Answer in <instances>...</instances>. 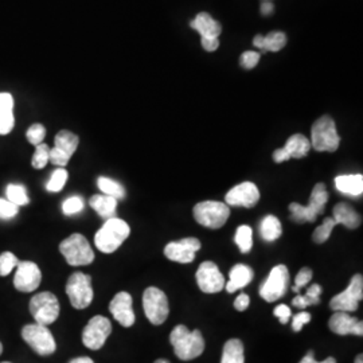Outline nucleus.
<instances>
[{
    "mask_svg": "<svg viewBox=\"0 0 363 363\" xmlns=\"http://www.w3.org/2000/svg\"><path fill=\"white\" fill-rule=\"evenodd\" d=\"M78 136L72 133L70 130H60L55 136V148L62 151L64 154L72 157L73 154L76 152L78 147Z\"/></svg>",
    "mask_w": 363,
    "mask_h": 363,
    "instance_id": "nucleus-28",
    "label": "nucleus"
},
{
    "mask_svg": "<svg viewBox=\"0 0 363 363\" xmlns=\"http://www.w3.org/2000/svg\"><path fill=\"white\" fill-rule=\"evenodd\" d=\"M264 1H271V0H264Z\"/></svg>",
    "mask_w": 363,
    "mask_h": 363,
    "instance_id": "nucleus-58",
    "label": "nucleus"
},
{
    "mask_svg": "<svg viewBox=\"0 0 363 363\" xmlns=\"http://www.w3.org/2000/svg\"><path fill=\"white\" fill-rule=\"evenodd\" d=\"M112 333V325L105 316H94L84 328L82 342L91 350H100Z\"/></svg>",
    "mask_w": 363,
    "mask_h": 363,
    "instance_id": "nucleus-13",
    "label": "nucleus"
},
{
    "mask_svg": "<svg viewBox=\"0 0 363 363\" xmlns=\"http://www.w3.org/2000/svg\"><path fill=\"white\" fill-rule=\"evenodd\" d=\"M234 241L237 247H240L241 253H249L253 247V230L250 226L242 225L237 229Z\"/></svg>",
    "mask_w": 363,
    "mask_h": 363,
    "instance_id": "nucleus-32",
    "label": "nucleus"
},
{
    "mask_svg": "<svg viewBox=\"0 0 363 363\" xmlns=\"http://www.w3.org/2000/svg\"><path fill=\"white\" fill-rule=\"evenodd\" d=\"M22 337L27 345L39 355H52L57 350V345L50 330L46 325H27L22 330Z\"/></svg>",
    "mask_w": 363,
    "mask_h": 363,
    "instance_id": "nucleus-10",
    "label": "nucleus"
},
{
    "mask_svg": "<svg viewBox=\"0 0 363 363\" xmlns=\"http://www.w3.org/2000/svg\"><path fill=\"white\" fill-rule=\"evenodd\" d=\"M13 99L10 93H0V112H13Z\"/></svg>",
    "mask_w": 363,
    "mask_h": 363,
    "instance_id": "nucleus-47",
    "label": "nucleus"
},
{
    "mask_svg": "<svg viewBox=\"0 0 363 363\" xmlns=\"http://www.w3.org/2000/svg\"><path fill=\"white\" fill-rule=\"evenodd\" d=\"M330 330L333 333H335L337 335H363V323L362 320H358L357 318L351 316L349 312H335L330 322Z\"/></svg>",
    "mask_w": 363,
    "mask_h": 363,
    "instance_id": "nucleus-19",
    "label": "nucleus"
},
{
    "mask_svg": "<svg viewBox=\"0 0 363 363\" xmlns=\"http://www.w3.org/2000/svg\"><path fill=\"white\" fill-rule=\"evenodd\" d=\"M13 112H0V135H7L13 128Z\"/></svg>",
    "mask_w": 363,
    "mask_h": 363,
    "instance_id": "nucleus-42",
    "label": "nucleus"
},
{
    "mask_svg": "<svg viewBox=\"0 0 363 363\" xmlns=\"http://www.w3.org/2000/svg\"><path fill=\"white\" fill-rule=\"evenodd\" d=\"M49 154H50V147L48 144H39L37 145L35 154L33 156L31 164L34 169H40L46 167L49 163Z\"/></svg>",
    "mask_w": 363,
    "mask_h": 363,
    "instance_id": "nucleus-36",
    "label": "nucleus"
},
{
    "mask_svg": "<svg viewBox=\"0 0 363 363\" xmlns=\"http://www.w3.org/2000/svg\"><path fill=\"white\" fill-rule=\"evenodd\" d=\"M66 294L74 308L84 310L89 307L93 300L91 276L81 272L73 273L67 280Z\"/></svg>",
    "mask_w": 363,
    "mask_h": 363,
    "instance_id": "nucleus-9",
    "label": "nucleus"
},
{
    "mask_svg": "<svg viewBox=\"0 0 363 363\" xmlns=\"http://www.w3.org/2000/svg\"><path fill=\"white\" fill-rule=\"evenodd\" d=\"M273 159H274L276 163H283V162L289 160V157H288L286 151H284L283 148H279V150H276V151L273 152Z\"/></svg>",
    "mask_w": 363,
    "mask_h": 363,
    "instance_id": "nucleus-51",
    "label": "nucleus"
},
{
    "mask_svg": "<svg viewBox=\"0 0 363 363\" xmlns=\"http://www.w3.org/2000/svg\"><path fill=\"white\" fill-rule=\"evenodd\" d=\"M323 289L319 284H312L306 295H298L296 298L292 300L294 307L300 308V310H306L310 306H318L320 303V295H322Z\"/></svg>",
    "mask_w": 363,
    "mask_h": 363,
    "instance_id": "nucleus-29",
    "label": "nucleus"
},
{
    "mask_svg": "<svg viewBox=\"0 0 363 363\" xmlns=\"http://www.w3.org/2000/svg\"><path fill=\"white\" fill-rule=\"evenodd\" d=\"M333 220L337 225H345L347 229H357L362 223V217L347 203L335 205L333 210Z\"/></svg>",
    "mask_w": 363,
    "mask_h": 363,
    "instance_id": "nucleus-22",
    "label": "nucleus"
},
{
    "mask_svg": "<svg viewBox=\"0 0 363 363\" xmlns=\"http://www.w3.org/2000/svg\"><path fill=\"white\" fill-rule=\"evenodd\" d=\"M42 281V273L35 262L22 261L16 267L13 286L19 292H34Z\"/></svg>",
    "mask_w": 363,
    "mask_h": 363,
    "instance_id": "nucleus-15",
    "label": "nucleus"
},
{
    "mask_svg": "<svg viewBox=\"0 0 363 363\" xmlns=\"http://www.w3.org/2000/svg\"><path fill=\"white\" fill-rule=\"evenodd\" d=\"M201 249V242L193 238H182L181 241L169 242L164 247V256L174 262L190 264L195 259V253Z\"/></svg>",
    "mask_w": 363,
    "mask_h": 363,
    "instance_id": "nucleus-17",
    "label": "nucleus"
},
{
    "mask_svg": "<svg viewBox=\"0 0 363 363\" xmlns=\"http://www.w3.org/2000/svg\"><path fill=\"white\" fill-rule=\"evenodd\" d=\"M274 316L280 320V323L281 325H286L288 322H289V319H291V316H292V312H291V308L286 306V304H280V306H277L276 308H274Z\"/></svg>",
    "mask_w": 363,
    "mask_h": 363,
    "instance_id": "nucleus-46",
    "label": "nucleus"
},
{
    "mask_svg": "<svg viewBox=\"0 0 363 363\" xmlns=\"http://www.w3.org/2000/svg\"><path fill=\"white\" fill-rule=\"evenodd\" d=\"M312 148L318 152H335L340 144V138L337 135L335 121L330 116L318 118L311 130Z\"/></svg>",
    "mask_w": 363,
    "mask_h": 363,
    "instance_id": "nucleus-3",
    "label": "nucleus"
},
{
    "mask_svg": "<svg viewBox=\"0 0 363 363\" xmlns=\"http://www.w3.org/2000/svg\"><path fill=\"white\" fill-rule=\"evenodd\" d=\"M311 320V313L307 311H301L296 313L294 316V320H292V330L295 333H298L304 325H307L308 322Z\"/></svg>",
    "mask_w": 363,
    "mask_h": 363,
    "instance_id": "nucleus-45",
    "label": "nucleus"
},
{
    "mask_svg": "<svg viewBox=\"0 0 363 363\" xmlns=\"http://www.w3.org/2000/svg\"><path fill=\"white\" fill-rule=\"evenodd\" d=\"M84 210V199L81 196H70L67 198L64 205H62V211L66 216H74Z\"/></svg>",
    "mask_w": 363,
    "mask_h": 363,
    "instance_id": "nucleus-38",
    "label": "nucleus"
},
{
    "mask_svg": "<svg viewBox=\"0 0 363 363\" xmlns=\"http://www.w3.org/2000/svg\"><path fill=\"white\" fill-rule=\"evenodd\" d=\"M19 211V208L16 205L11 203L7 199L0 198V218L1 220H11Z\"/></svg>",
    "mask_w": 363,
    "mask_h": 363,
    "instance_id": "nucleus-40",
    "label": "nucleus"
},
{
    "mask_svg": "<svg viewBox=\"0 0 363 363\" xmlns=\"http://www.w3.org/2000/svg\"><path fill=\"white\" fill-rule=\"evenodd\" d=\"M195 277H196L198 286L205 294H217V292H220L225 288V284H226V280H225L223 274L220 273L218 267L214 262H211V261L202 262L199 265L198 271H196Z\"/></svg>",
    "mask_w": 363,
    "mask_h": 363,
    "instance_id": "nucleus-14",
    "label": "nucleus"
},
{
    "mask_svg": "<svg viewBox=\"0 0 363 363\" xmlns=\"http://www.w3.org/2000/svg\"><path fill=\"white\" fill-rule=\"evenodd\" d=\"M250 304V298L247 294H240L237 298L234 300V308L237 311H245Z\"/></svg>",
    "mask_w": 363,
    "mask_h": 363,
    "instance_id": "nucleus-48",
    "label": "nucleus"
},
{
    "mask_svg": "<svg viewBox=\"0 0 363 363\" xmlns=\"http://www.w3.org/2000/svg\"><path fill=\"white\" fill-rule=\"evenodd\" d=\"M154 363H169V361H166V359H157Z\"/></svg>",
    "mask_w": 363,
    "mask_h": 363,
    "instance_id": "nucleus-56",
    "label": "nucleus"
},
{
    "mask_svg": "<svg viewBox=\"0 0 363 363\" xmlns=\"http://www.w3.org/2000/svg\"><path fill=\"white\" fill-rule=\"evenodd\" d=\"M130 229L125 220L120 218L106 220L103 228L94 235V244L103 253H113L128 238Z\"/></svg>",
    "mask_w": 363,
    "mask_h": 363,
    "instance_id": "nucleus-2",
    "label": "nucleus"
},
{
    "mask_svg": "<svg viewBox=\"0 0 363 363\" xmlns=\"http://www.w3.org/2000/svg\"><path fill=\"white\" fill-rule=\"evenodd\" d=\"M230 217V208L226 203L217 201H205L194 206V218L199 225L220 229Z\"/></svg>",
    "mask_w": 363,
    "mask_h": 363,
    "instance_id": "nucleus-6",
    "label": "nucleus"
},
{
    "mask_svg": "<svg viewBox=\"0 0 363 363\" xmlns=\"http://www.w3.org/2000/svg\"><path fill=\"white\" fill-rule=\"evenodd\" d=\"M262 39H264V35H261V34L256 35L255 39H253V45H255L257 49H259V50H261V48H262Z\"/></svg>",
    "mask_w": 363,
    "mask_h": 363,
    "instance_id": "nucleus-53",
    "label": "nucleus"
},
{
    "mask_svg": "<svg viewBox=\"0 0 363 363\" xmlns=\"http://www.w3.org/2000/svg\"><path fill=\"white\" fill-rule=\"evenodd\" d=\"M3 363H10V362H3Z\"/></svg>",
    "mask_w": 363,
    "mask_h": 363,
    "instance_id": "nucleus-59",
    "label": "nucleus"
},
{
    "mask_svg": "<svg viewBox=\"0 0 363 363\" xmlns=\"http://www.w3.org/2000/svg\"><path fill=\"white\" fill-rule=\"evenodd\" d=\"M286 45V35L281 31H272L262 39L261 52H280Z\"/></svg>",
    "mask_w": 363,
    "mask_h": 363,
    "instance_id": "nucleus-30",
    "label": "nucleus"
},
{
    "mask_svg": "<svg viewBox=\"0 0 363 363\" xmlns=\"http://www.w3.org/2000/svg\"><path fill=\"white\" fill-rule=\"evenodd\" d=\"M259 61V52H242L241 58H240V65L244 69H253L256 67Z\"/></svg>",
    "mask_w": 363,
    "mask_h": 363,
    "instance_id": "nucleus-43",
    "label": "nucleus"
},
{
    "mask_svg": "<svg viewBox=\"0 0 363 363\" xmlns=\"http://www.w3.org/2000/svg\"><path fill=\"white\" fill-rule=\"evenodd\" d=\"M355 363H363V355L359 354L357 358H355Z\"/></svg>",
    "mask_w": 363,
    "mask_h": 363,
    "instance_id": "nucleus-55",
    "label": "nucleus"
},
{
    "mask_svg": "<svg viewBox=\"0 0 363 363\" xmlns=\"http://www.w3.org/2000/svg\"><path fill=\"white\" fill-rule=\"evenodd\" d=\"M327 202H328V193L325 190V186L323 183H318L312 190L310 202L307 206H303L300 203L289 205V211L292 214L291 218L298 223L315 222L316 218L325 211Z\"/></svg>",
    "mask_w": 363,
    "mask_h": 363,
    "instance_id": "nucleus-4",
    "label": "nucleus"
},
{
    "mask_svg": "<svg viewBox=\"0 0 363 363\" xmlns=\"http://www.w3.org/2000/svg\"><path fill=\"white\" fill-rule=\"evenodd\" d=\"M191 28L201 34V38H220L222 27L208 13H199L190 23Z\"/></svg>",
    "mask_w": 363,
    "mask_h": 363,
    "instance_id": "nucleus-20",
    "label": "nucleus"
},
{
    "mask_svg": "<svg viewBox=\"0 0 363 363\" xmlns=\"http://www.w3.org/2000/svg\"><path fill=\"white\" fill-rule=\"evenodd\" d=\"M19 264L18 257L11 252H4L0 255V276H7Z\"/></svg>",
    "mask_w": 363,
    "mask_h": 363,
    "instance_id": "nucleus-37",
    "label": "nucleus"
},
{
    "mask_svg": "<svg viewBox=\"0 0 363 363\" xmlns=\"http://www.w3.org/2000/svg\"><path fill=\"white\" fill-rule=\"evenodd\" d=\"M6 195H7V201H10L13 205L19 206H25L30 199L27 195L26 187L22 184H9L6 189Z\"/></svg>",
    "mask_w": 363,
    "mask_h": 363,
    "instance_id": "nucleus-33",
    "label": "nucleus"
},
{
    "mask_svg": "<svg viewBox=\"0 0 363 363\" xmlns=\"http://www.w3.org/2000/svg\"><path fill=\"white\" fill-rule=\"evenodd\" d=\"M67 171L65 169H55L50 177V179L46 184L48 191L50 193H58L65 187L66 181H67Z\"/></svg>",
    "mask_w": 363,
    "mask_h": 363,
    "instance_id": "nucleus-35",
    "label": "nucleus"
},
{
    "mask_svg": "<svg viewBox=\"0 0 363 363\" xmlns=\"http://www.w3.org/2000/svg\"><path fill=\"white\" fill-rule=\"evenodd\" d=\"M27 140L28 143L39 145L43 142L45 136H46V128L42 124H33L28 130H27Z\"/></svg>",
    "mask_w": 363,
    "mask_h": 363,
    "instance_id": "nucleus-39",
    "label": "nucleus"
},
{
    "mask_svg": "<svg viewBox=\"0 0 363 363\" xmlns=\"http://www.w3.org/2000/svg\"><path fill=\"white\" fill-rule=\"evenodd\" d=\"M69 160H70V157L64 154L62 151H60V150H57L55 147L50 150V154H49V162L52 163V164H55V166H58V167H65L66 164L69 163Z\"/></svg>",
    "mask_w": 363,
    "mask_h": 363,
    "instance_id": "nucleus-44",
    "label": "nucleus"
},
{
    "mask_svg": "<svg viewBox=\"0 0 363 363\" xmlns=\"http://www.w3.org/2000/svg\"><path fill=\"white\" fill-rule=\"evenodd\" d=\"M60 252L72 267L89 265L94 259L93 249L82 234H72L65 238L60 245Z\"/></svg>",
    "mask_w": 363,
    "mask_h": 363,
    "instance_id": "nucleus-5",
    "label": "nucleus"
},
{
    "mask_svg": "<svg viewBox=\"0 0 363 363\" xmlns=\"http://www.w3.org/2000/svg\"><path fill=\"white\" fill-rule=\"evenodd\" d=\"M201 43L206 52H216L220 48V38H201Z\"/></svg>",
    "mask_w": 363,
    "mask_h": 363,
    "instance_id": "nucleus-49",
    "label": "nucleus"
},
{
    "mask_svg": "<svg viewBox=\"0 0 363 363\" xmlns=\"http://www.w3.org/2000/svg\"><path fill=\"white\" fill-rule=\"evenodd\" d=\"M363 298L362 274H355L349 286L337 296L331 298L330 308L335 312H354L358 310V301Z\"/></svg>",
    "mask_w": 363,
    "mask_h": 363,
    "instance_id": "nucleus-11",
    "label": "nucleus"
},
{
    "mask_svg": "<svg viewBox=\"0 0 363 363\" xmlns=\"http://www.w3.org/2000/svg\"><path fill=\"white\" fill-rule=\"evenodd\" d=\"M91 208L103 218H113L116 214L117 199L109 195H93L89 199Z\"/></svg>",
    "mask_w": 363,
    "mask_h": 363,
    "instance_id": "nucleus-24",
    "label": "nucleus"
},
{
    "mask_svg": "<svg viewBox=\"0 0 363 363\" xmlns=\"http://www.w3.org/2000/svg\"><path fill=\"white\" fill-rule=\"evenodd\" d=\"M174 352L182 361H193L205 350V339L199 330L190 331L186 325H177L169 335Z\"/></svg>",
    "mask_w": 363,
    "mask_h": 363,
    "instance_id": "nucleus-1",
    "label": "nucleus"
},
{
    "mask_svg": "<svg viewBox=\"0 0 363 363\" xmlns=\"http://www.w3.org/2000/svg\"><path fill=\"white\" fill-rule=\"evenodd\" d=\"M70 363H94L91 361V358H88V357H79V358H76V359H73Z\"/></svg>",
    "mask_w": 363,
    "mask_h": 363,
    "instance_id": "nucleus-54",
    "label": "nucleus"
},
{
    "mask_svg": "<svg viewBox=\"0 0 363 363\" xmlns=\"http://www.w3.org/2000/svg\"><path fill=\"white\" fill-rule=\"evenodd\" d=\"M143 307L147 319L152 325H162L169 318V298L166 296V294L159 288L150 286L144 291Z\"/></svg>",
    "mask_w": 363,
    "mask_h": 363,
    "instance_id": "nucleus-8",
    "label": "nucleus"
},
{
    "mask_svg": "<svg viewBox=\"0 0 363 363\" xmlns=\"http://www.w3.org/2000/svg\"><path fill=\"white\" fill-rule=\"evenodd\" d=\"M273 10H274V7H273L272 1H264L261 4V13L265 16L273 13Z\"/></svg>",
    "mask_w": 363,
    "mask_h": 363,
    "instance_id": "nucleus-52",
    "label": "nucleus"
},
{
    "mask_svg": "<svg viewBox=\"0 0 363 363\" xmlns=\"http://www.w3.org/2000/svg\"><path fill=\"white\" fill-rule=\"evenodd\" d=\"M281 233H283L281 223L274 216H267L259 225V234L267 242L276 241Z\"/></svg>",
    "mask_w": 363,
    "mask_h": 363,
    "instance_id": "nucleus-27",
    "label": "nucleus"
},
{
    "mask_svg": "<svg viewBox=\"0 0 363 363\" xmlns=\"http://www.w3.org/2000/svg\"><path fill=\"white\" fill-rule=\"evenodd\" d=\"M1 352H3V345L0 343V355H1Z\"/></svg>",
    "mask_w": 363,
    "mask_h": 363,
    "instance_id": "nucleus-57",
    "label": "nucleus"
},
{
    "mask_svg": "<svg viewBox=\"0 0 363 363\" xmlns=\"http://www.w3.org/2000/svg\"><path fill=\"white\" fill-rule=\"evenodd\" d=\"M283 150L286 151L289 159H292V157L294 159H301V157L308 155V152L311 150V143L304 135L296 133V135H292L286 140Z\"/></svg>",
    "mask_w": 363,
    "mask_h": 363,
    "instance_id": "nucleus-25",
    "label": "nucleus"
},
{
    "mask_svg": "<svg viewBox=\"0 0 363 363\" xmlns=\"http://www.w3.org/2000/svg\"><path fill=\"white\" fill-rule=\"evenodd\" d=\"M30 312L38 325L48 327L60 316V301L52 292H40L31 298Z\"/></svg>",
    "mask_w": 363,
    "mask_h": 363,
    "instance_id": "nucleus-7",
    "label": "nucleus"
},
{
    "mask_svg": "<svg viewBox=\"0 0 363 363\" xmlns=\"http://www.w3.org/2000/svg\"><path fill=\"white\" fill-rule=\"evenodd\" d=\"M335 225H337V223H335V220H333V217H327V218H325L323 223H322L320 226H318V228L315 229L313 234H312L313 242H316V244H323V242H325V241L330 238L331 233H333Z\"/></svg>",
    "mask_w": 363,
    "mask_h": 363,
    "instance_id": "nucleus-34",
    "label": "nucleus"
},
{
    "mask_svg": "<svg viewBox=\"0 0 363 363\" xmlns=\"http://www.w3.org/2000/svg\"><path fill=\"white\" fill-rule=\"evenodd\" d=\"M99 189L104 193L105 195L113 196L115 199H124L125 198V189L123 187V184H120L118 182L113 181L111 178L106 177H101L97 181Z\"/></svg>",
    "mask_w": 363,
    "mask_h": 363,
    "instance_id": "nucleus-31",
    "label": "nucleus"
},
{
    "mask_svg": "<svg viewBox=\"0 0 363 363\" xmlns=\"http://www.w3.org/2000/svg\"><path fill=\"white\" fill-rule=\"evenodd\" d=\"M289 286V272L286 265L274 267L265 283L259 288V296L268 303L283 298Z\"/></svg>",
    "mask_w": 363,
    "mask_h": 363,
    "instance_id": "nucleus-12",
    "label": "nucleus"
},
{
    "mask_svg": "<svg viewBox=\"0 0 363 363\" xmlns=\"http://www.w3.org/2000/svg\"><path fill=\"white\" fill-rule=\"evenodd\" d=\"M300 363H337V361H335L333 357H330V358H327V359L323 361V362H318V361H315L313 352L310 351L307 355H304V357H303V359L300 361Z\"/></svg>",
    "mask_w": 363,
    "mask_h": 363,
    "instance_id": "nucleus-50",
    "label": "nucleus"
},
{
    "mask_svg": "<svg viewBox=\"0 0 363 363\" xmlns=\"http://www.w3.org/2000/svg\"><path fill=\"white\" fill-rule=\"evenodd\" d=\"M252 279H253V269L245 264H237L230 271L229 281H226L225 289L229 294H233L238 289L245 288L252 281Z\"/></svg>",
    "mask_w": 363,
    "mask_h": 363,
    "instance_id": "nucleus-21",
    "label": "nucleus"
},
{
    "mask_svg": "<svg viewBox=\"0 0 363 363\" xmlns=\"http://www.w3.org/2000/svg\"><path fill=\"white\" fill-rule=\"evenodd\" d=\"M109 311L123 327H130L135 323L133 301L128 292H118L109 303Z\"/></svg>",
    "mask_w": 363,
    "mask_h": 363,
    "instance_id": "nucleus-18",
    "label": "nucleus"
},
{
    "mask_svg": "<svg viewBox=\"0 0 363 363\" xmlns=\"http://www.w3.org/2000/svg\"><path fill=\"white\" fill-rule=\"evenodd\" d=\"M259 199V189L252 182H244L234 186L225 196L228 206H242L247 208L256 206Z\"/></svg>",
    "mask_w": 363,
    "mask_h": 363,
    "instance_id": "nucleus-16",
    "label": "nucleus"
},
{
    "mask_svg": "<svg viewBox=\"0 0 363 363\" xmlns=\"http://www.w3.org/2000/svg\"><path fill=\"white\" fill-rule=\"evenodd\" d=\"M335 187L342 194L359 196L363 193V177L361 174L339 175L335 178Z\"/></svg>",
    "mask_w": 363,
    "mask_h": 363,
    "instance_id": "nucleus-23",
    "label": "nucleus"
},
{
    "mask_svg": "<svg viewBox=\"0 0 363 363\" xmlns=\"http://www.w3.org/2000/svg\"><path fill=\"white\" fill-rule=\"evenodd\" d=\"M312 280V271L310 268H303L298 271L295 279V286H294V292L298 294L300 288H304L308 286V283Z\"/></svg>",
    "mask_w": 363,
    "mask_h": 363,
    "instance_id": "nucleus-41",
    "label": "nucleus"
},
{
    "mask_svg": "<svg viewBox=\"0 0 363 363\" xmlns=\"http://www.w3.org/2000/svg\"><path fill=\"white\" fill-rule=\"evenodd\" d=\"M244 345L240 339H230L225 343L220 363H244Z\"/></svg>",
    "mask_w": 363,
    "mask_h": 363,
    "instance_id": "nucleus-26",
    "label": "nucleus"
}]
</instances>
